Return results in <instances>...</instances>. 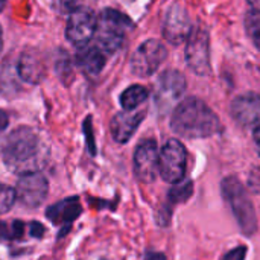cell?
Segmentation results:
<instances>
[{"label":"cell","mask_w":260,"mask_h":260,"mask_svg":"<svg viewBox=\"0 0 260 260\" xmlns=\"http://www.w3.org/2000/svg\"><path fill=\"white\" fill-rule=\"evenodd\" d=\"M2 46H3V40H2V27H0V52H2Z\"/></svg>","instance_id":"e575fe53"},{"label":"cell","mask_w":260,"mask_h":260,"mask_svg":"<svg viewBox=\"0 0 260 260\" xmlns=\"http://www.w3.org/2000/svg\"><path fill=\"white\" fill-rule=\"evenodd\" d=\"M24 235V222L20 221V219H15L12 222V229H11V238L12 239H21Z\"/></svg>","instance_id":"484cf974"},{"label":"cell","mask_w":260,"mask_h":260,"mask_svg":"<svg viewBox=\"0 0 260 260\" xmlns=\"http://www.w3.org/2000/svg\"><path fill=\"white\" fill-rule=\"evenodd\" d=\"M84 134H85V143H87L88 152L94 157L98 149H96V142H94V136H93V126H91V117L90 116L84 120Z\"/></svg>","instance_id":"603a6c76"},{"label":"cell","mask_w":260,"mask_h":260,"mask_svg":"<svg viewBox=\"0 0 260 260\" xmlns=\"http://www.w3.org/2000/svg\"><path fill=\"white\" fill-rule=\"evenodd\" d=\"M168 56V50L158 40H146L142 43L131 58V70L140 78L151 76L158 70Z\"/></svg>","instance_id":"8992f818"},{"label":"cell","mask_w":260,"mask_h":260,"mask_svg":"<svg viewBox=\"0 0 260 260\" xmlns=\"http://www.w3.org/2000/svg\"><path fill=\"white\" fill-rule=\"evenodd\" d=\"M69 232H70V225H69V224H66V227H64V229H62V230L58 233V239H61V238H62L64 235H67Z\"/></svg>","instance_id":"1f68e13d"},{"label":"cell","mask_w":260,"mask_h":260,"mask_svg":"<svg viewBox=\"0 0 260 260\" xmlns=\"http://www.w3.org/2000/svg\"><path fill=\"white\" fill-rule=\"evenodd\" d=\"M134 172L142 183H152L158 174V149L155 140H143L134 152Z\"/></svg>","instance_id":"8fae6325"},{"label":"cell","mask_w":260,"mask_h":260,"mask_svg":"<svg viewBox=\"0 0 260 260\" xmlns=\"http://www.w3.org/2000/svg\"><path fill=\"white\" fill-rule=\"evenodd\" d=\"M76 64L90 76H96L105 66V55L99 46H82L76 53Z\"/></svg>","instance_id":"2e32d148"},{"label":"cell","mask_w":260,"mask_h":260,"mask_svg":"<svg viewBox=\"0 0 260 260\" xmlns=\"http://www.w3.org/2000/svg\"><path fill=\"white\" fill-rule=\"evenodd\" d=\"M245 29L253 41V44L260 50V9L253 8L245 15Z\"/></svg>","instance_id":"ffe728a7"},{"label":"cell","mask_w":260,"mask_h":260,"mask_svg":"<svg viewBox=\"0 0 260 260\" xmlns=\"http://www.w3.org/2000/svg\"><path fill=\"white\" fill-rule=\"evenodd\" d=\"M245 257H247V247L241 245V247H236L232 251H229L222 257V260H245Z\"/></svg>","instance_id":"cb8c5ba5"},{"label":"cell","mask_w":260,"mask_h":260,"mask_svg":"<svg viewBox=\"0 0 260 260\" xmlns=\"http://www.w3.org/2000/svg\"><path fill=\"white\" fill-rule=\"evenodd\" d=\"M61 55H62V59H61V58L56 59V73H58L59 79H61L64 84H69V82L72 81V78H73L72 61H70V58H69L64 52H61Z\"/></svg>","instance_id":"44dd1931"},{"label":"cell","mask_w":260,"mask_h":260,"mask_svg":"<svg viewBox=\"0 0 260 260\" xmlns=\"http://www.w3.org/2000/svg\"><path fill=\"white\" fill-rule=\"evenodd\" d=\"M192 195H193V181L181 180L169 189L168 201L171 204H181V203H186Z\"/></svg>","instance_id":"d6986e66"},{"label":"cell","mask_w":260,"mask_h":260,"mask_svg":"<svg viewBox=\"0 0 260 260\" xmlns=\"http://www.w3.org/2000/svg\"><path fill=\"white\" fill-rule=\"evenodd\" d=\"M186 91V79L177 70H166L160 75L155 87V105L166 111L177 104Z\"/></svg>","instance_id":"52a82bcc"},{"label":"cell","mask_w":260,"mask_h":260,"mask_svg":"<svg viewBox=\"0 0 260 260\" xmlns=\"http://www.w3.org/2000/svg\"><path fill=\"white\" fill-rule=\"evenodd\" d=\"M47 193H49V183L46 177H43L40 172L23 174L15 187L17 200L23 206L30 207V209L41 206Z\"/></svg>","instance_id":"9c48e42d"},{"label":"cell","mask_w":260,"mask_h":260,"mask_svg":"<svg viewBox=\"0 0 260 260\" xmlns=\"http://www.w3.org/2000/svg\"><path fill=\"white\" fill-rule=\"evenodd\" d=\"M232 116L242 126L260 125V96L256 93H245L238 96L232 104Z\"/></svg>","instance_id":"4fadbf2b"},{"label":"cell","mask_w":260,"mask_h":260,"mask_svg":"<svg viewBox=\"0 0 260 260\" xmlns=\"http://www.w3.org/2000/svg\"><path fill=\"white\" fill-rule=\"evenodd\" d=\"M187 66L197 75H209L210 67V49H209V35L203 27H195L189 35V43L186 49Z\"/></svg>","instance_id":"ba28073f"},{"label":"cell","mask_w":260,"mask_h":260,"mask_svg":"<svg viewBox=\"0 0 260 260\" xmlns=\"http://www.w3.org/2000/svg\"><path fill=\"white\" fill-rule=\"evenodd\" d=\"M163 32L166 40L172 44H180L190 35V20L184 8H181L180 5H174L168 11Z\"/></svg>","instance_id":"7c38bea8"},{"label":"cell","mask_w":260,"mask_h":260,"mask_svg":"<svg viewBox=\"0 0 260 260\" xmlns=\"http://www.w3.org/2000/svg\"><path fill=\"white\" fill-rule=\"evenodd\" d=\"M145 260H168L166 256L163 253H155V251H148L146 256H145Z\"/></svg>","instance_id":"83f0119b"},{"label":"cell","mask_w":260,"mask_h":260,"mask_svg":"<svg viewBox=\"0 0 260 260\" xmlns=\"http://www.w3.org/2000/svg\"><path fill=\"white\" fill-rule=\"evenodd\" d=\"M171 128L174 133L186 139H206L222 129L218 116L198 98H187L175 107Z\"/></svg>","instance_id":"6da1fadb"},{"label":"cell","mask_w":260,"mask_h":260,"mask_svg":"<svg viewBox=\"0 0 260 260\" xmlns=\"http://www.w3.org/2000/svg\"><path fill=\"white\" fill-rule=\"evenodd\" d=\"M248 3H251L253 8H257L260 9V0H248Z\"/></svg>","instance_id":"d6a6232c"},{"label":"cell","mask_w":260,"mask_h":260,"mask_svg":"<svg viewBox=\"0 0 260 260\" xmlns=\"http://www.w3.org/2000/svg\"><path fill=\"white\" fill-rule=\"evenodd\" d=\"M253 139H254V145H256V148H257V152H259L260 155V125L254 129V134H253Z\"/></svg>","instance_id":"f546056e"},{"label":"cell","mask_w":260,"mask_h":260,"mask_svg":"<svg viewBox=\"0 0 260 260\" xmlns=\"http://www.w3.org/2000/svg\"><path fill=\"white\" fill-rule=\"evenodd\" d=\"M44 232H46V230H44V225H43L41 222L32 221V222L29 224V233H30V236H32V238L40 239V238H43Z\"/></svg>","instance_id":"4316f807"},{"label":"cell","mask_w":260,"mask_h":260,"mask_svg":"<svg viewBox=\"0 0 260 260\" xmlns=\"http://www.w3.org/2000/svg\"><path fill=\"white\" fill-rule=\"evenodd\" d=\"M145 114L143 110H125L117 113L110 123L113 139L117 143H126L145 119Z\"/></svg>","instance_id":"5bb4252c"},{"label":"cell","mask_w":260,"mask_h":260,"mask_svg":"<svg viewBox=\"0 0 260 260\" xmlns=\"http://www.w3.org/2000/svg\"><path fill=\"white\" fill-rule=\"evenodd\" d=\"M131 29L133 21L129 17L116 9H104L96 21L98 46L107 53H114L123 46L126 32Z\"/></svg>","instance_id":"277c9868"},{"label":"cell","mask_w":260,"mask_h":260,"mask_svg":"<svg viewBox=\"0 0 260 260\" xmlns=\"http://www.w3.org/2000/svg\"><path fill=\"white\" fill-rule=\"evenodd\" d=\"M18 75L29 84H37L44 78V64L37 52H24L17 66Z\"/></svg>","instance_id":"e0dca14e"},{"label":"cell","mask_w":260,"mask_h":260,"mask_svg":"<svg viewBox=\"0 0 260 260\" xmlns=\"http://www.w3.org/2000/svg\"><path fill=\"white\" fill-rule=\"evenodd\" d=\"M5 5H6V0H0V12L3 11V8H5Z\"/></svg>","instance_id":"836d02e7"},{"label":"cell","mask_w":260,"mask_h":260,"mask_svg":"<svg viewBox=\"0 0 260 260\" xmlns=\"http://www.w3.org/2000/svg\"><path fill=\"white\" fill-rule=\"evenodd\" d=\"M171 216H172V209L169 206H165L160 209V212L157 213V222L161 227H168L171 222Z\"/></svg>","instance_id":"d4e9b609"},{"label":"cell","mask_w":260,"mask_h":260,"mask_svg":"<svg viewBox=\"0 0 260 260\" xmlns=\"http://www.w3.org/2000/svg\"><path fill=\"white\" fill-rule=\"evenodd\" d=\"M187 168V151L184 145L177 140L171 139L165 143L158 154V172L166 183L175 184L184 180Z\"/></svg>","instance_id":"5b68a950"},{"label":"cell","mask_w":260,"mask_h":260,"mask_svg":"<svg viewBox=\"0 0 260 260\" xmlns=\"http://www.w3.org/2000/svg\"><path fill=\"white\" fill-rule=\"evenodd\" d=\"M0 238L2 239H8V230H6V224L0 222Z\"/></svg>","instance_id":"4dcf8cb0"},{"label":"cell","mask_w":260,"mask_h":260,"mask_svg":"<svg viewBox=\"0 0 260 260\" xmlns=\"http://www.w3.org/2000/svg\"><path fill=\"white\" fill-rule=\"evenodd\" d=\"M0 152L6 166L15 174L23 175L37 172V169L41 166L38 137L27 126L14 129L2 142Z\"/></svg>","instance_id":"7a4b0ae2"},{"label":"cell","mask_w":260,"mask_h":260,"mask_svg":"<svg viewBox=\"0 0 260 260\" xmlns=\"http://www.w3.org/2000/svg\"><path fill=\"white\" fill-rule=\"evenodd\" d=\"M148 99V90L142 85H131L120 94V105L123 110H136Z\"/></svg>","instance_id":"ac0fdd59"},{"label":"cell","mask_w":260,"mask_h":260,"mask_svg":"<svg viewBox=\"0 0 260 260\" xmlns=\"http://www.w3.org/2000/svg\"><path fill=\"white\" fill-rule=\"evenodd\" d=\"M221 192L241 232L245 236H253L257 232V215L244 184L236 177H227L221 183Z\"/></svg>","instance_id":"3957f363"},{"label":"cell","mask_w":260,"mask_h":260,"mask_svg":"<svg viewBox=\"0 0 260 260\" xmlns=\"http://www.w3.org/2000/svg\"><path fill=\"white\" fill-rule=\"evenodd\" d=\"M17 197H15V189L0 183V215L6 213L12 209L14 203H15Z\"/></svg>","instance_id":"7402d4cb"},{"label":"cell","mask_w":260,"mask_h":260,"mask_svg":"<svg viewBox=\"0 0 260 260\" xmlns=\"http://www.w3.org/2000/svg\"><path fill=\"white\" fill-rule=\"evenodd\" d=\"M8 123H9V117H8V114L0 108V131H3V129L8 126Z\"/></svg>","instance_id":"f1b7e54d"},{"label":"cell","mask_w":260,"mask_h":260,"mask_svg":"<svg viewBox=\"0 0 260 260\" xmlns=\"http://www.w3.org/2000/svg\"><path fill=\"white\" fill-rule=\"evenodd\" d=\"M96 21L98 18L90 9H75L67 21V40L78 47L87 46L96 32Z\"/></svg>","instance_id":"30bf717a"},{"label":"cell","mask_w":260,"mask_h":260,"mask_svg":"<svg viewBox=\"0 0 260 260\" xmlns=\"http://www.w3.org/2000/svg\"><path fill=\"white\" fill-rule=\"evenodd\" d=\"M81 213H82V206L79 204L78 197H70L62 201H58L50 207H47L46 210L47 219H50L53 224H61V225L73 222L81 216Z\"/></svg>","instance_id":"9a60e30c"}]
</instances>
